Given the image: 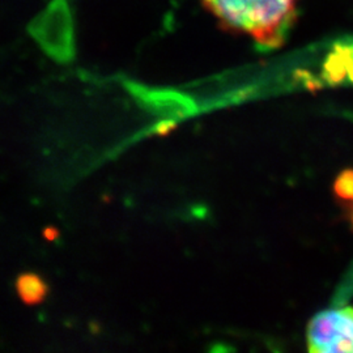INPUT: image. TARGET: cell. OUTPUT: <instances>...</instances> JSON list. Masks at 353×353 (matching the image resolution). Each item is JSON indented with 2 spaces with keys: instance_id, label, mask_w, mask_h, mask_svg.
<instances>
[{
  "instance_id": "obj_3",
  "label": "cell",
  "mask_w": 353,
  "mask_h": 353,
  "mask_svg": "<svg viewBox=\"0 0 353 353\" xmlns=\"http://www.w3.org/2000/svg\"><path fill=\"white\" fill-rule=\"evenodd\" d=\"M307 345L314 353H353V307L316 314L307 325Z\"/></svg>"
},
{
  "instance_id": "obj_4",
  "label": "cell",
  "mask_w": 353,
  "mask_h": 353,
  "mask_svg": "<svg viewBox=\"0 0 353 353\" xmlns=\"http://www.w3.org/2000/svg\"><path fill=\"white\" fill-rule=\"evenodd\" d=\"M123 87L138 105L148 113L168 119L181 118L190 113L189 102L176 92L153 88L130 79L123 80Z\"/></svg>"
},
{
  "instance_id": "obj_1",
  "label": "cell",
  "mask_w": 353,
  "mask_h": 353,
  "mask_svg": "<svg viewBox=\"0 0 353 353\" xmlns=\"http://www.w3.org/2000/svg\"><path fill=\"white\" fill-rule=\"evenodd\" d=\"M220 26L252 38L265 49L280 48L297 19L299 0H201Z\"/></svg>"
},
{
  "instance_id": "obj_2",
  "label": "cell",
  "mask_w": 353,
  "mask_h": 353,
  "mask_svg": "<svg viewBox=\"0 0 353 353\" xmlns=\"http://www.w3.org/2000/svg\"><path fill=\"white\" fill-rule=\"evenodd\" d=\"M28 33L54 62L70 64L75 61V19L68 0H51L29 23Z\"/></svg>"
},
{
  "instance_id": "obj_5",
  "label": "cell",
  "mask_w": 353,
  "mask_h": 353,
  "mask_svg": "<svg viewBox=\"0 0 353 353\" xmlns=\"http://www.w3.org/2000/svg\"><path fill=\"white\" fill-rule=\"evenodd\" d=\"M14 290L19 299L28 306H36L43 303L50 293L48 281L36 272L20 274L14 281Z\"/></svg>"
},
{
  "instance_id": "obj_7",
  "label": "cell",
  "mask_w": 353,
  "mask_h": 353,
  "mask_svg": "<svg viewBox=\"0 0 353 353\" xmlns=\"http://www.w3.org/2000/svg\"><path fill=\"white\" fill-rule=\"evenodd\" d=\"M43 237L48 241L58 240V239H59V232H58L57 228H45V230H43Z\"/></svg>"
},
{
  "instance_id": "obj_8",
  "label": "cell",
  "mask_w": 353,
  "mask_h": 353,
  "mask_svg": "<svg viewBox=\"0 0 353 353\" xmlns=\"http://www.w3.org/2000/svg\"><path fill=\"white\" fill-rule=\"evenodd\" d=\"M351 223H352V225H353V210H352V212H351Z\"/></svg>"
},
{
  "instance_id": "obj_6",
  "label": "cell",
  "mask_w": 353,
  "mask_h": 353,
  "mask_svg": "<svg viewBox=\"0 0 353 353\" xmlns=\"http://www.w3.org/2000/svg\"><path fill=\"white\" fill-rule=\"evenodd\" d=\"M334 194L341 202L353 203V169L343 170L334 182Z\"/></svg>"
}]
</instances>
